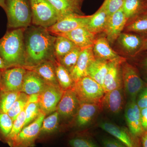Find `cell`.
<instances>
[{"instance_id":"6da1fadb","label":"cell","mask_w":147,"mask_h":147,"mask_svg":"<svg viewBox=\"0 0 147 147\" xmlns=\"http://www.w3.org/2000/svg\"><path fill=\"white\" fill-rule=\"evenodd\" d=\"M24 68L32 67L46 61H56L54 44L56 36L47 29L31 25L25 29Z\"/></svg>"},{"instance_id":"7a4b0ae2","label":"cell","mask_w":147,"mask_h":147,"mask_svg":"<svg viewBox=\"0 0 147 147\" xmlns=\"http://www.w3.org/2000/svg\"><path fill=\"white\" fill-rule=\"evenodd\" d=\"M25 29L9 31L0 39V57L7 69L25 66Z\"/></svg>"},{"instance_id":"3957f363","label":"cell","mask_w":147,"mask_h":147,"mask_svg":"<svg viewBox=\"0 0 147 147\" xmlns=\"http://www.w3.org/2000/svg\"><path fill=\"white\" fill-rule=\"evenodd\" d=\"M5 3L8 28H26L32 25L30 0H5Z\"/></svg>"},{"instance_id":"277c9868","label":"cell","mask_w":147,"mask_h":147,"mask_svg":"<svg viewBox=\"0 0 147 147\" xmlns=\"http://www.w3.org/2000/svg\"><path fill=\"white\" fill-rule=\"evenodd\" d=\"M72 89L80 103L100 104L105 94L100 84L88 76L75 82Z\"/></svg>"},{"instance_id":"5b68a950","label":"cell","mask_w":147,"mask_h":147,"mask_svg":"<svg viewBox=\"0 0 147 147\" xmlns=\"http://www.w3.org/2000/svg\"><path fill=\"white\" fill-rule=\"evenodd\" d=\"M32 25L48 29L59 20L56 9L47 0H30Z\"/></svg>"},{"instance_id":"8992f818","label":"cell","mask_w":147,"mask_h":147,"mask_svg":"<svg viewBox=\"0 0 147 147\" xmlns=\"http://www.w3.org/2000/svg\"><path fill=\"white\" fill-rule=\"evenodd\" d=\"M123 85L125 92L129 99H136L144 88V84L133 66L125 61L121 65Z\"/></svg>"},{"instance_id":"52a82bcc","label":"cell","mask_w":147,"mask_h":147,"mask_svg":"<svg viewBox=\"0 0 147 147\" xmlns=\"http://www.w3.org/2000/svg\"><path fill=\"white\" fill-rule=\"evenodd\" d=\"M45 115L41 113L33 122L24 127L14 139L11 147H34L39 137Z\"/></svg>"},{"instance_id":"ba28073f","label":"cell","mask_w":147,"mask_h":147,"mask_svg":"<svg viewBox=\"0 0 147 147\" xmlns=\"http://www.w3.org/2000/svg\"><path fill=\"white\" fill-rule=\"evenodd\" d=\"M63 92L60 87L47 84L39 94L38 104L41 113L46 116L56 111Z\"/></svg>"},{"instance_id":"9c48e42d","label":"cell","mask_w":147,"mask_h":147,"mask_svg":"<svg viewBox=\"0 0 147 147\" xmlns=\"http://www.w3.org/2000/svg\"><path fill=\"white\" fill-rule=\"evenodd\" d=\"M27 69L23 67H16L3 70L1 90L21 92Z\"/></svg>"},{"instance_id":"30bf717a","label":"cell","mask_w":147,"mask_h":147,"mask_svg":"<svg viewBox=\"0 0 147 147\" xmlns=\"http://www.w3.org/2000/svg\"><path fill=\"white\" fill-rule=\"evenodd\" d=\"M90 18L91 15H69L59 19L57 23L47 30L54 35L68 32L80 27H86Z\"/></svg>"},{"instance_id":"8fae6325","label":"cell","mask_w":147,"mask_h":147,"mask_svg":"<svg viewBox=\"0 0 147 147\" xmlns=\"http://www.w3.org/2000/svg\"><path fill=\"white\" fill-rule=\"evenodd\" d=\"M125 117L128 129L134 137L141 139L144 133L140 116V109L136 102V99H129L125 106Z\"/></svg>"},{"instance_id":"7c38bea8","label":"cell","mask_w":147,"mask_h":147,"mask_svg":"<svg viewBox=\"0 0 147 147\" xmlns=\"http://www.w3.org/2000/svg\"><path fill=\"white\" fill-rule=\"evenodd\" d=\"M99 126L127 147H141V139L133 136L128 129L107 121L101 122Z\"/></svg>"},{"instance_id":"4fadbf2b","label":"cell","mask_w":147,"mask_h":147,"mask_svg":"<svg viewBox=\"0 0 147 147\" xmlns=\"http://www.w3.org/2000/svg\"><path fill=\"white\" fill-rule=\"evenodd\" d=\"M80 102L72 89L64 91L56 111L63 119L74 118Z\"/></svg>"},{"instance_id":"5bb4252c","label":"cell","mask_w":147,"mask_h":147,"mask_svg":"<svg viewBox=\"0 0 147 147\" xmlns=\"http://www.w3.org/2000/svg\"><path fill=\"white\" fill-rule=\"evenodd\" d=\"M127 22V19L122 9L109 17L104 32L106 34V38L109 43H114L117 40Z\"/></svg>"},{"instance_id":"9a60e30c","label":"cell","mask_w":147,"mask_h":147,"mask_svg":"<svg viewBox=\"0 0 147 147\" xmlns=\"http://www.w3.org/2000/svg\"><path fill=\"white\" fill-rule=\"evenodd\" d=\"M101 109V104L80 103L73 119L75 126L81 128L88 126L94 119Z\"/></svg>"},{"instance_id":"2e32d148","label":"cell","mask_w":147,"mask_h":147,"mask_svg":"<svg viewBox=\"0 0 147 147\" xmlns=\"http://www.w3.org/2000/svg\"><path fill=\"white\" fill-rule=\"evenodd\" d=\"M106 37L96 39L93 45V51L96 59L109 62H119L123 63L124 58L121 57L112 49Z\"/></svg>"},{"instance_id":"e0dca14e","label":"cell","mask_w":147,"mask_h":147,"mask_svg":"<svg viewBox=\"0 0 147 147\" xmlns=\"http://www.w3.org/2000/svg\"><path fill=\"white\" fill-rule=\"evenodd\" d=\"M55 35L68 38L77 47L82 49L93 46L96 39L95 34L90 32L86 27H80L68 32L58 34Z\"/></svg>"},{"instance_id":"ac0fdd59","label":"cell","mask_w":147,"mask_h":147,"mask_svg":"<svg viewBox=\"0 0 147 147\" xmlns=\"http://www.w3.org/2000/svg\"><path fill=\"white\" fill-rule=\"evenodd\" d=\"M119 62H108V69L104 79L103 89L105 93L123 87L121 65Z\"/></svg>"},{"instance_id":"d6986e66","label":"cell","mask_w":147,"mask_h":147,"mask_svg":"<svg viewBox=\"0 0 147 147\" xmlns=\"http://www.w3.org/2000/svg\"><path fill=\"white\" fill-rule=\"evenodd\" d=\"M123 88H119L105 93L101 102L102 108L112 114H118L124 105Z\"/></svg>"},{"instance_id":"ffe728a7","label":"cell","mask_w":147,"mask_h":147,"mask_svg":"<svg viewBox=\"0 0 147 147\" xmlns=\"http://www.w3.org/2000/svg\"><path fill=\"white\" fill-rule=\"evenodd\" d=\"M95 59L93 51V46L82 50L76 65L70 73L75 83L87 76V69Z\"/></svg>"},{"instance_id":"44dd1931","label":"cell","mask_w":147,"mask_h":147,"mask_svg":"<svg viewBox=\"0 0 147 147\" xmlns=\"http://www.w3.org/2000/svg\"><path fill=\"white\" fill-rule=\"evenodd\" d=\"M57 11L59 19L69 15H83L80 0H47Z\"/></svg>"},{"instance_id":"7402d4cb","label":"cell","mask_w":147,"mask_h":147,"mask_svg":"<svg viewBox=\"0 0 147 147\" xmlns=\"http://www.w3.org/2000/svg\"><path fill=\"white\" fill-rule=\"evenodd\" d=\"M47 84L38 74L27 70L22 85L21 92L30 95L41 92Z\"/></svg>"},{"instance_id":"603a6c76","label":"cell","mask_w":147,"mask_h":147,"mask_svg":"<svg viewBox=\"0 0 147 147\" xmlns=\"http://www.w3.org/2000/svg\"><path fill=\"white\" fill-rule=\"evenodd\" d=\"M56 61H46L35 66L25 68L36 72L47 84L60 87L56 77Z\"/></svg>"},{"instance_id":"cb8c5ba5","label":"cell","mask_w":147,"mask_h":147,"mask_svg":"<svg viewBox=\"0 0 147 147\" xmlns=\"http://www.w3.org/2000/svg\"><path fill=\"white\" fill-rule=\"evenodd\" d=\"M117 40L122 50L131 55L140 52L144 42L140 37L127 33L122 32Z\"/></svg>"},{"instance_id":"d4e9b609","label":"cell","mask_w":147,"mask_h":147,"mask_svg":"<svg viewBox=\"0 0 147 147\" xmlns=\"http://www.w3.org/2000/svg\"><path fill=\"white\" fill-rule=\"evenodd\" d=\"M109 17L102 5L94 14L91 15L90 21L86 27L90 32L95 35L104 32Z\"/></svg>"},{"instance_id":"484cf974","label":"cell","mask_w":147,"mask_h":147,"mask_svg":"<svg viewBox=\"0 0 147 147\" xmlns=\"http://www.w3.org/2000/svg\"><path fill=\"white\" fill-rule=\"evenodd\" d=\"M108 69V62L95 59L87 69V76H90L103 88L104 79Z\"/></svg>"},{"instance_id":"4316f807","label":"cell","mask_w":147,"mask_h":147,"mask_svg":"<svg viewBox=\"0 0 147 147\" xmlns=\"http://www.w3.org/2000/svg\"><path fill=\"white\" fill-rule=\"evenodd\" d=\"M127 21L147 11L145 0H125L122 7Z\"/></svg>"},{"instance_id":"83f0119b","label":"cell","mask_w":147,"mask_h":147,"mask_svg":"<svg viewBox=\"0 0 147 147\" xmlns=\"http://www.w3.org/2000/svg\"><path fill=\"white\" fill-rule=\"evenodd\" d=\"M55 64L56 77L61 89L63 91L71 89L75 82L70 73L57 61L55 62Z\"/></svg>"},{"instance_id":"f1b7e54d","label":"cell","mask_w":147,"mask_h":147,"mask_svg":"<svg viewBox=\"0 0 147 147\" xmlns=\"http://www.w3.org/2000/svg\"><path fill=\"white\" fill-rule=\"evenodd\" d=\"M54 44V53L55 58L59 61L64 56L77 47L70 40L60 36H56Z\"/></svg>"},{"instance_id":"f546056e","label":"cell","mask_w":147,"mask_h":147,"mask_svg":"<svg viewBox=\"0 0 147 147\" xmlns=\"http://www.w3.org/2000/svg\"><path fill=\"white\" fill-rule=\"evenodd\" d=\"M60 116L57 111L45 117L42 121L38 139L43 136H48L57 131L59 129Z\"/></svg>"},{"instance_id":"4dcf8cb0","label":"cell","mask_w":147,"mask_h":147,"mask_svg":"<svg viewBox=\"0 0 147 147\" xmlns=\"http://www.w3.org/2000/svg\"><path fill=\"white\" fill-rule=\"evenodd\" d=\"M128 21L130 22L126 24V31L147 32V11Z\"/></svg>"},{"instance_id":"1f68e13d","label":"cell","mask_w":147,"mask_h":147,"mask_svg":"<svg viewBox=\"0 0 147 147\" xmlns=\"http://www.w3.org/2000/svg\"><path fill=\"white\" fill-rule=\"evenodd\" d=\"M29 95L21 92L18 98L13 102V105L9 110L7 114L14 121L23 111L28 104Z\"/></svg>"},{"instance_id":"d6a6232c","label":"cell","mask_w":147,"mask_h":147,"mask_svg":"<svg viewBox=\"0 0 147 147\" xmlns=\"http://www.w3.org/2000/svg\"><path fill=\"white\" fill-rule=\"evenodd\" d=\"M20 93L0 90V113H7Z\"/></svg>"},{"instance_id":"836d02e7","label":"cell","mask_w":147,"mask_h":147,"mask_svg":"<svg viewBox=\"0 0 147 147\" xmlns=\"http://www.w3.org/2000/svg\"><path fill=\"white\" fill-rule=\"evenodd\" d=\"M13 121L7 113H0V141L7 144L13 125Z\"/></svg>"},{"instance_id":"e575fe53","label":"cell","mask_w":147,"mask_h":147,"mask_svg":"<svg viewBox=\"0 0 147 147\" xmlns=\"http://www.w3.org/2000/svg\"><path fill=\"white\" fill-rule=\"evenodd\" d=\"M83 49L76 47L61 58L59 62L71 73Z\"/></svg>"},{"instance_id":"d590c367","label":"cell","mask_w":147,"mask_h":147,"mask_svg":"<svg viewBox=\"0 0 147 147\" xmlns=\"http://www.w3.org/2000/svg\"><path fill=\"white\" fill-rule=\"evenodd\" d=\"M25 120L26 116L25 110H24L17 117L16 119L13 121L12 129L7 141L6 144H8L9 147H11L12 142L14 139L21 131L22 129L24 128Z\"/></svg>"},{"instance_id":"8d00e7d4","label":"cell","mask_w":147,"mask_h":147,"mask_svg":"<svg viewBox=\"0 0 147 147\" xmlns=\"http://www.w3.org/2000/svg\"><path fill=\"white\" fill-rule=\"evenodd\" d=\"M24 110L26 120L24 127L35 120L42 113L38 102L28 103Z\"/></svg>"},{"instance_id":"74e56055","label":"cell","mask_w":147,"mask_h":147,"mask_svg":"<svg viewBox=\"0 0 147 147\" xmlns=\"http://www.w3.org/2000/svg\"><path fill=\"white\" fill-rule=\"evenodd\" d=\"M71 147H100L91 138L88 136H79L69 139Z\"/></svg>"},{"instance_id":"f35d334b","label":"cell","mask_w":147,"mask_h":147,"mask_svg":"<svg viewBox=\"0 0 147 147\" xmlns=\"http://www.w3.org/2000/svg\"><path fill=\"white\" fill-rule=\"evenodd\" d=\"M125 0H104L102 5L109 16L121 9Z\"/></svg>"},{"instance_id":"ab89813d","label":"cell","mask_w":147,"mask_h":147,"mask_svg":"<svg viewBox=\"0 0 147 147\" xmlns=\"http://www.w3.org/2000/svg\"><path fill=\"white\" fill-rule=\"evenodd\" d=\"M100 142L103 147H127L115 138L103 137Z\"/></svg>"},{"instance_id":"60d3db41","label":"cell","mask_w":147,"mask_h":147,"mask_svg":"<svg viewBox=\"0 0 147 147\" xmlns=\"http://www.w3.org/2000/svg\"><path fill=\"white\" fill-rule=\"evenodd\" d=\"M136 102L139 109L147 108V87L142 90L136 98Z\"/></svg>"},{"instance_id":"b9f144b4","label":"cell","mask_w":147,"mask_h":147,"mask_svg":"<svg viewBox=\"0 0 147 147\" xmlns=\"http://www.w3.org/2000/svg\"><path fill=\"white\" fill-rule=\"evenodd\" d=\"M140 116L142 127L144 131L147 130V108L140 109Z\"/></svg>"},{"instance_id":"7bdbcfd3","label":"cell","mask_w":147,"mask_h":147,"mask_svg":"<svg viewBox=\"0 0 147 147\" xmlns=\"http://www.w3.org/2000/svg\"><path fill=\"white\" fill-rule=\"evenodd\" d=\"M38 100H39V94H38L30 95H29L28 103L38 102Z\"/></svg>"},{"instance_id":"ee69618b","label":"cell","mask_w":147,"mask_h":147,"mask_svg":"<svg viewBox=\"0 0 147 147\" xmlns=\"http://www.w3.org/2000/svg\"><path fill=\"white\" fill-rule=\"evenodd\" d=\"M141 147H147V130L145 131L141 138Z\"/></svg>"},{"instance_id":"f6af8a7d","label":"cell","mask_w":147,"mask_h":147,"mask_svg":"<svg viewBox=\"0 0 147 147\" xmlns=\"http://www.w3.org/2000/svg\"><path fill=\"white\" fill-rule=\"evenodd\" d=\"M0 69H1L3 71L7 69L5 64L1 57H0Z\"/></svg>"},{"instance_id":"bcb514c9","label":"cell","mask_w":147,"mask_h":147,"mask_svg":"<svg viewBox=\"0 0 147 147\" xmlns=\"http://www.w3.org/2000/svg\"><path fill=\"white\" fill-rule=\"evenodd\" d=\"M147 50V39L143 42V45L142 48H141L140 51H143V50Z\"/></svg>"},{"instance_id":"7dc6e473","label":"cell","mask_w":147,"mask_h":147,"mask_svg":"<svg viewBox=\"0 0 147 147\" xmlns=\"http://www.w3.org/2000/svg\"><path fill=\"white\" fill-rule=\"evenodd\" d=\"M0 7L5 11L6 9L5 0H0Z\"/></svg>"},{"instance_id":"c3c4849f","label":"cell","mask_w":147,"mask_h":147,"mask_svg":"<svg viewBox=\"0 0 147 147\" xmlns=\"http://www.w3.org/2000/svg\"><path fill=\"white\" fill-rule=\"evenodd\" d=\"M143 66H144V68L147 70V57L143 62Z\"/></svg>"},{"instance_id":"681fc988","label":"cell","mask_w":147,"mask_h":147,"mask_svg":"<svg viewBox=\"0 0 147 147\" xmlns=\"http://www.w3.org/2000/svg\"><path fill=\"white\" fill-rule=\"evenodd\" d=\"M3 70L0 69V88H1V84L2 81V74Z\"/></svg>"},{"instance_id":"f907efd6","label":"cell","mask_w":147,"mask_h":147,"mask_svg":"<svg viewBox=\"0 0 147 147\" xmlns=\"http://www.w3.org/2000/svg\"><path fill=\"white\" fill-rule=\"evenodd\" d=\"M145 2H146V5L147 6V0H145Z\"/></svg>"},{"instance_id":"816d5d0a","label":"cell","mask_w":147,"mask_h":147,"mask_svg":"<svg viewBox=\"0 0 147 147\" xmlns=\"http://www.w3.org/2000/svg\"><path fill=\"white\" fill-rule=\"evenodd\" d=\"M146 82H147V78H146Z\"/></svg>"},{"instance_id":"f5cc1de1","label":"cell","mask_w":147,"mask_h":147,"mask_svg":"<svg viewBox=\"0 0 147 147\" xmlns=\"http://www.w3.org/2000/svg\"><path fill=\"white\" fill-rule=\"evenodd\" d=\"M80 1H83V0H80Z\"/></svg>"}]
</instances>
